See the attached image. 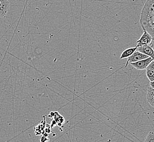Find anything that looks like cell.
<instances>
[{
	"instance_id": "1",
	"label": "cell",
	"mask_w": 154,
	"mask_h": 142,
	"mask_svg": "<svg viewBox=\"0 0 154 142\" xmlns=\"http://www.w3.org/2000/svg\"><path fill=\"white\" fill-rule=\"evenodd\" d=\"M143 30L151 35L154 41V0H147L143 8L140 19Z\"/></svg>"
},
{
	"instance_id": "2",
	"label": "cell",
	"mask_w": 154,
	"mask_h": 142,
	"mask_svg": "<svg viewBox=\"0 0 154 142\" xmlns=\"http://www.w3.org/2000/svg\"><path fill=\"white\" fill-rule=\"evenodd\" d=\"M144 32L140 38L137 41V47L145 45H152V38L151 35L145 30H143Z\"/></svg>"
},
{
	"instance_id": "3",
	"label": "cell",
	"mask_w": 154,
	"mask_h": 142,
	"mask_svg": "<svg viewBox=\"0 0 154 142\" xmlns=\"http://www.w3.org/2000/svg\"><path fill=\"white\" fill-rule=\"evenodd\" d=\"M152 60H153L151 57H148L146 59L140 60L137 62L131 63L130 64L138 70H143L146 69Z\"/></svg>"
},
{
	"instance_id": "4",
	"label": "cell",
	"mask_w": 154,
	"mask_h": 142,
	"mask_svg": "<svg viewBox=\"0 0 154 142\" xmlns=\"http://www.w3.org/2000/svg\"><path fill=\"white\" fill-rule=\"evenodd\" d=\"M148 57V56L146 55L145 54H144L142 53L136 51L131 56H130L129 57H128V60H127V62H126V63L125 65V67H127L129 63L137 62V61H140V60L146 59Z\"/></svg>"
},
{
	"instance_id": "5",
	"label": "cell",
	"mask_w": 154,
	"mask_h": 142,
	"mask_svg": "<svg viewBox=\"0 0 154 142\" xmlns=\"http://www.w3.org/2000/svg\"><path fill=\"white\" fill-rule=\"evenodd\" d=\"M137 51L151 57L154 60V49L152 45H145L137 48Z\"/></svg>"
},
{
	"instance_id": "6",
	"label": "cell",
	"mask_w": 154,
	"mask_h": 142,
	"mask_svg": "<svg viewBox=\"0 0 154 142\" xmlns=\"http://www.w3.org/2000/svg\"><path fill=\"white\" fill-rule=\"evenodd\" d=\"M10 6L8 0H0V18L6 17Z\"/></svg>"
},
{
	"instance_id": "7",
	"label": "cell",
	"mask_w": 154,
	"mask_h": 142,
	"mask_svg": "<svg viewBox=\"0 0 154 142\" xmlns=\"http://www.w3.org/2000/svg\"><path fill=\"white\" fill-rule=\"evenodd\" d=\"M146 100L151 106L154 107V88L149 87L147 90Z\"/></svg>"
},
{
	"instance_id": "8",
	"label": "cell",
	"mask_w": 154,
	"mask_h": 142,
	"mask_svg": "<svg viewBox=\"0 0 154 142\" xmlns=\"http://www.w3.org/2000/svg\"><path fill=\"white\" fill-rule=\"evenodd\" d=\"M137 47H135L129 48L126 49L122 53V55L120 56V59H126V58L129 57L137 51Z\"/></svg>"
},
{
	"instance_id": "9",
	"label": "cell",
	"mask_w": 154,
	"mask_h": 142,
	"mask_svg": "<svg viewBox=\"0 0 154 142\" xmlns=\"http://www.w3.org/2000/svg\"><path fill=\"white\" fill-rule=\"evenodd\" d=\"M146 75L149 81L151 82L154 80V69L151 68H146Z\"/></svg>"
},
{
	"instance_id": "10",
	"label": "cell",
	"mask_w": 154,
	"mask_h": 142,
	"mask_svg": "<svg viewBox=\"0 0 154 142\" xmlns=\"http://www.w3.org/2000/svg\"><path fill=\"white\" fill-rule=\"evenodd\" d=\"M144 142H154V132L150 131L148 134Z\"/></svg>"
},
{
	"instance_id": "11",
	"label": "cell",
	"mask_w": 154,
	"mask_h": 142,
	"mask_svg": "<svg viewBox=\"0 0 154 142\" xmlns=\"http://www.w3.org/2000/svg\"><path fill=\"white\" fill-rule=\"evenodd\" d=\"M147 68H151V69H154V60H152L151 61V63L149 64V65L148 66V67Z\"/></svg>"
},
{
	"instance_id": "12",
	"label": "cell",
	"mask_w": 154,
	"mask_h": 142,
	"mask_svg": "<svg viewBox=\"0 0 154 142\" xmlns=\"http://www.w3.org/2000/svg\"><path fill=\"white\" fill-rule=\"evenodd\" d=\"M150 86L152 88H154V80L153 82H151L150 83Z\"/></svg>"
}]
</instances>
